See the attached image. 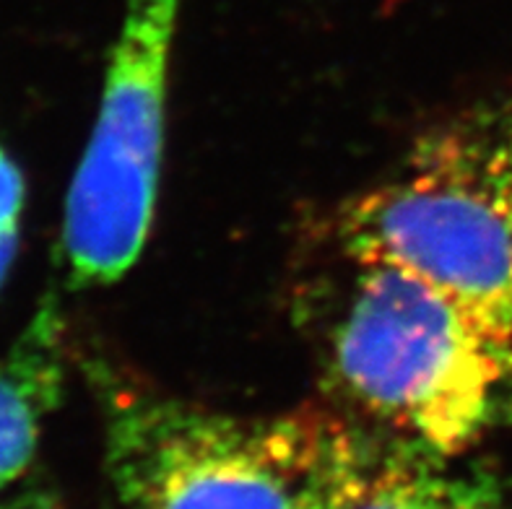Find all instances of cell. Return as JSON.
<instances>
[{
  "instance_id": "obj_2",
  "label": "cell",
  "mask_w": 512,
  "mask_h": 509,
  "mask_svg": "<svg viewBox=\"0 0 512 509\" xmlns=\"http://www.w3.org/2000/svg\"><path fill=\"white\" fill-rule=\"evenodd\" d=\"M115 509H310V416L242 419L91 364Z\"/></svg>"
},
{
  "instance_id": "obj_7",
  "label": "cell",
  "mask_w": 512,
  "mask_h": 509,
  "mask_svg": "<svg viewBox=\"0 0 512 509\" xmlns=\"http://www.w3.org/2000/svg\"><path fill=\"white\" fill-rule=\"evenodd\" d=\"M440 128L512 221V102L476 107Z\"/></svg>"
},
{
  "instance_id": "obj_9",
  "label": "cell",
  "mask_w": 512,
  "mask_h": 509,
  "mask_svg": "<svg viewBox=\"0 0 512 509\" xmlns=\"http://www.w3.org/2000/svg\"><path fill=\"white\" fill-rule=\"evenodd\" d=\"M0 509H58L55 502L47 497H21V499H11V502L0 504Z\"/></svg>"
},
{
  "instance_id": "obj_3",
  "label": "cell",
  "mask_w": 512,
  "mask_h": 509,
  "mask_svg": "<svg viewBox=\"0 0 512 509\" xmlns=\"http://www.w3.org/2000/svg\"><path fill=\"white\" fill-rule=\"evenodd\" d=\"M180 0H123L102 99L63 213V263L76 286L115 284L154 224L169 63Z\"/></svg>"
},
{
  "instance_id": "obj_10",
  "label": "cell",
  "mask_w": 512,
  "mask_h": 509,
  "mask_svg": "<svg viewBox=\"0 0 512 509\" xmlns=\"http://www.w3.org/2000/svg\"><path fill=\"white\" fill-rule=\"evenodd\" d=\"M510 509H512V507H510Z\"/></svg>"
},
{
  "instance_id": "obj_4",
  "label": "cell",
  "mask_w": 512,
  "mask_h": 509,
  "mask_svg": "<svg viewBox=\"0 0 512 509\" xmlns=\"http://www.w3.org/2000/svg\"><path fill=\"white\" fill-rule=\"evenodd\" d=\"M336 239L346 255L427 278L512 338V221L440 128L351 200Z\"/></svg>"
},
{
  "instance_id": "obj_5",
  "label": "cell",
  "mask_w": 512,
  "mask_h": 509,
  "mask_svg": "<svg viewBox=\"0 0 512 509\" xmlns=\"http://www.w3.org/2000/svg\"><path fill=\"white\" fill-rule=\"evenodd\" d=\"M310 416V509H510L497 478L357 416Z\"/></svg>"
},
{
  "instance_id": "obj_1",
  "label": "cell",
  "mask_w": 512,
  "mask_h": 509,
  "mask_svg": "<svg viewBox=\"0 0 512 509\" xmlns=\"http://www.w3.org/2000/svg\"><path fill=\"white\" fill-rule=\"evenodd\" d=\"M344 263L323 364L357 419L442 458L512 424V338L401 265Z\"/></svg>"
},
{
  "instance_id": "obj_8",
  "label": "cell",
  "mask_w": 512,
  "mask_h": 509,
  "mask_svg": "<svg viewBox=\"0 0 512 509\" xmlns=\"http://www.w3.org/2000/svg\"><path fill=\"white\" fill-rule=\"evenodd\" d=\"M21 211H24V180L19 167L0 146V286L16 258Z\"/></svg>"
},
{
  "instance_id": "obj_6",
  "label": "cell",
  "mask_w": 512,
  "mask_h": 509,
  "mask_svg": "<svg viewBox=\"0 0 512 509\" xmlns=\"http://www.w3.org/2000/svg\"><path fill=\"white\" fill-rule=\"evenodd\" d=\"M68 377V325L52 299L0 356V494L32 465Z\"/></svg>"
}]
</instances>
